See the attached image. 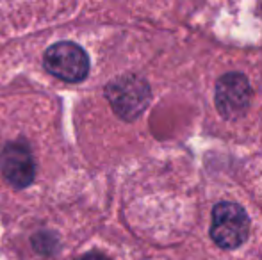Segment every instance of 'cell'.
Segmentation results:
<instances>
[{
	"label": "cell",
	"mask_w": 262,
	"mask_h": 260,
	"mask_svg": "<svg viewBox=\"0 0 262 260\" xmlns=\"http://www.w3.org/2000/svg\"><path fill=\"white\" fill-rule=\"evenodd\" d=\"M252 87L241 73H227L217 80L216 107L223 118H237L248 109Z\"/></svg>",
	"instance_id": "277c9868"
},
{
	"label": "cell",
	"mask_w": 262,
	"mask_h": 260,
	"mask_svg": "<svg viewBox=\"0 0 262 260\" xmlns=\"http://www.w3.org/2000/svg\"><path fill=\"white\" fill-rule=\"evenodd\" d=\"M43 64L47 72L64 82H80L90 72L88 54L79 45L70 41H61L50 46L45 52Z\"/></svg>",
	"instance_id": "3957f363"
},
{
	"label": "cell",
	"mask_w": 262,
	"mask_h": 260,
	"mask_svg": "<svg viewBox=\"0 0 262 260\" xmlns=\"http://www.w3.org/2000/svg\"><path fill=\"white\" fill-rule=\"evenodd\" d=\"M250 221L246 212L237 203H220L212 210L210 237L217 246L225 250L241 246L248 237Z\"/></svg>",
	"instance_id": "7a4b0ae2"
},
{
	"label": "cell",
	"mask_w": 262,
	"mask_h": 260,
	"mask_svg": "<svg viewBox=\"0 0 262 260\" xmlns=\"http://www.w3.org/2000/svg\"><path fill=\"white\" fill-rule=\"evenodd\" d=\"M0 170L11 185L21 189L31 185L36 177L32 153L25 143H9L0 153Z\"/></svg>",
	"instance_id": "5b68a950"
},
{
	"label": "cell",
	"mask_w": 262,
	"mask_h": 260,
	"mask_svg": "<svg viewBox=\"0 0 262 260\" xmlns=\"http://www.w3.org/2000/svg\"><path fill=\"white\" fill-rule=\"evenodd\" d=\"M105 97L113 111L121 120L132 122L146 109L150 102V87L138 75H121L111 80L105 87Z\"/></svg>",
	"instance_id": "6da1fadb"
},
{
	"label": "cell",
	"mask_w": 262,
	"mask_h": 260,
	"mask_svg": "<svg viewBox=\"0 0 262 260\" xmlns=\"http://www.w3.org/2000/svg\"><path fill=\"white\" fill-rule=\"evenodd\" d=\"M80 260H105V257L100 253H86Z\"/></svg>",
	"instance_id": "8992f818"
}]
</instances>
